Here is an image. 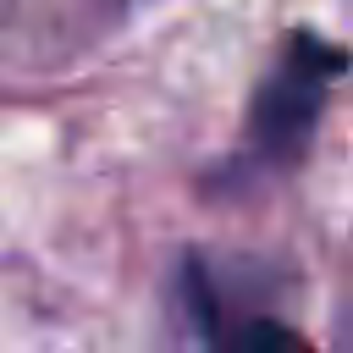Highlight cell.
<instances>
[{
	"label": "cell",
	"mask_w": 353,
	"mask_h": 353,
	"mask_svg": "<svg viewBox=\"0 0 353 353\" xmlns=\"http://www.w3.org/2000/svg\"><path fill=\"white\" fill-rule=\"evenodd\" d=\"M336 72H342V50H331V44H320L309 33L287 44L281 66L270 72V83L254 99V143L270 160H292L303 149Z\"/></svg>",
	"instance_id": "6da1fadb"
},
{
	"label": "cell",
	"mask_w": 353,
	"mask_h": 353,
	"mask_svg": "<svg viewBox=\"0 0 353 353\" xmlns=\"http://www.w3.org/2000/svg\"><path fill=\"white\" fill-rule=\"evenodd\" d=\"M226 353H309V347H303V336H292V331L276 325V320H248V325L226 342Z\"/></svg>",
	"instance_id": "7a4b0ae2"
}]
</instances>
